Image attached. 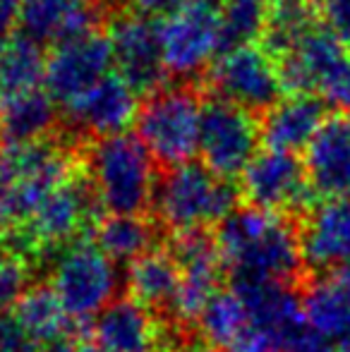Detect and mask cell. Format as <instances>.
<instances>
[{
	"label": "cell",
	"mask_w": 350,
	"mask_h": 352,
	"mask_svg": "<svg viewBox=\"0 0 350 352\" xmlns=\"http://www.w3.org/2000/svg\"><path fill=\"white\" fill-rule=\"evenodd\" d=\"M214 237L233 280L288 283L305 261L300 235L283 213L235 209Z\"/></svg>",
	"instance_id": "6da1fadb"
},
{
	"label": "cell",
	"mask_w": 350,
	"mask_h": 352,
	"mask_svg": "<svg viewBox=\"0 0 350 352\" xmlns=\"http://www.w3.org/2000/svg\"><path fill=\"white\" fill-rule=\"evenodd\" d=\"M87 175L103 211L142 216L154 204L156 161L137 135H113L87 144Z\"/></svg>",
	"instance_id": "7a4b0ae2"
},
{
	"label": "cell",
	"mask_w": 350,
	"mask_h": 352,
	"mask_svg": "<svg viewBox=\"0 0 350 352\" xmlns=\"http://www.w3.org/2000/svg\"><path fill=\"white\" fill-rule=\"evenodd\" d=\"M238 204L235 182L214 175L204 163L166 168L156 182L154 211L161 226L175 235L221 226Z\"/></svg>",
	"instance_id": "3957f363"
},
{
	"label": "cell",
	"mask_w": 350,
	"mask_h": 352,
	"mask_svg": "<svg viewBox=\"0 0 350 352\" xmlns=\"http://www.w3.org/2000/svg\"><path fill=\"white\" fill-rule=\"evenodd\" d=\"M204 98L195 84H166L144 96L135 130L159 166L175 168L199 153V125Z\"/></svg>",
	"instance_id": "277c9868"
},
{
	"label": "cell",
	"mask_w": 350,
	"mask_h": 352,
	"mask_svg": "<svg viewBox=\"0 0 350 352\" xmlns=\"http://www.w3.org/2000/svg\"><path fill=\"white\" fill-rule=\"evenodd\" d=\"M278 63L283 94H312L336 111H350L348 43L319 24Z\"/></svg>",
	"instance_id": "5b68a950"
},
{
	"label": "cell",
	"mask_w": 350,
	"mask_h": 352,
	"mask_svg": "<svg viewBox=\"0 0 350 352\" xmlns=\"http://www.w3.org/2000/svg\"><path fill=\"white\" fill-rule=\"evenodd\" d=\"M98 204L94 185L85 168H75L46 199L34 209L32 216L14 228L19 254L27 247L29 252L58 250L67 247L85 232L91 223H96Z\"/></svg>",
	"instance_id": "8992f818"
},
{
	"label": "cell",
	"mask_w": 350,
	"mask_h": 352,
	"mask_svg": "<svg viewBox=\"0 0 350 352\" xmlns=\"http://www.w3.org/2000/svg\"><path fill=\"white\" fill-rule=\"evenodd\" d=\"M262 120L257 113L219 98H204L199 125V156L214 175L223 180H240L245 168L259 153Z\"/></svg>",
	"instance_id": "52a82bcc"
},
{
	"label": "cell",
	"mask_w": 350,
	"mask_h": 352,
	"mask_svg": "<svg viewBox=\"0 0 350 352\" xmlns=\"http://www.w3.org/2000/svg\"><path fill=\"white\" fill-rule=\"evenodd\" d=\"M118 283L116 261L96 242L75 240L53 261L48 285L72 319H89L116 300Z\"/></svg>",
	"instance_id": "ba28073f"
},
{
	"label": "cell",
	"mask_w": 350,
	"mask_h": 352,
	"mask_svg": "<svg viewBox=\"0 0 350 352\" xmlns=\"http://www.w3.org/2000/svg\"><path fill=\"white\" fill-rule=\"evenodd\" d=\"M223 0H187L161 19V48L168 77L190 82L219 56V22Z\"/></svg>",
	"instance_id": "9c48e42d"
},
{
	"label": "cell",
	"mask_w": 350,
	"mask_h": 352,
	"mask_svg": "<svg viewBox=\"0 0 350 352\" xmlns=\"http://www.w3.org/2000/svg\"><path fill=\"white\" fill-rule=\"evenodd\" d=\"M204 82L214 96L252 113H266L285 96L278 63L264 46H243L219 53L204 72Z\"/></svg>",
	"instance_id": "30bf717a"
},
{
	"label": "cell",
	"mask_w": 350,
	"mask_h": 352,
	"mask_svg": "<svg viewBox=\"0 0 350 352\" xmlns=\"http://www.w3.org/2000/svg\"><path fill=\"white\" fill-rule=\"evenodd\" d=\"M108 38L113 46L116 72L140 96H149L168 84L159 19L146 17L137 10H122L113 14Z\"/></svg>",
	"instance_id": "8fae6325"
},
{
	"label": "cell",
	"mask_w": 350,
	"mask_h": 352,
	"mask_svg": "<svg viewBox=\"0 0 350 352\" xmlns=\"http://www.w3.org/2000/svg\"><path fill=\"white\" fill-rule=\"evenodd\" d=\"M113 70L116 63H113L111 38L108 32H101L98 27L53 46L46 60L43 87L58 103V108L65 111Z\"/></svg>",
	"instance_id": "7c38bea8"
},
{
	"label": "cell",
	"mask_w": 350,
	"mask_h": 352,
	"mask_svg": "<svg viewBox=\"0 0 350 352\" xmlns=\"http://www.w3.org/2000/svg\"><path fill=\"white\" fill-rule=\"evenodd\" d=\"M240 195L250 206L274 213H305L317 195L298 153L262 148L240 175Z\"/></svg>",
	"instance_id": "4fadbf2b"
},
{
	"label": "cell",
	"mask_w": 350,
	"mask_h": 352,
	"mask_svg": "<svg viewBox=\"0 0 350 352\" xmlns=\"http://www.w3.org/2000/svg\"><path fill=\"white\" fill-rule=\"evenodd\" d=\"M233 290L243 297L250 324L264 336L276 352H305L322 343L309 331L303 311V297L285 283L233 280Z\"/></svg>",
	"instance_id": "5bb4252c"
},
{
	"label": "cell",
	"mask_w": 350,
	"mask_h": 352,
	"mask_svg": "<svg viewBox=\"0 0 350 352\" xmlns=\"http://www.w3.org/2000/svg\"><path fill=\"white\" fill-rule=\"evenodd\" d=\"M173 256L180 264V285L171 302V314L180 324L199 321L201 311L214 300L221 283L223 259H221L216 237L206 230H192L175 235Z\"/></svg>",
	"instance_id": "9a60e30c"
},
{
	"label": "cell",
	"mask_w": 350,
	"mask_h": 352,
	"mask_svg": "<svg viewBox=\"0 0 350 352\" xmlns=\"http://www.w3.org/2000/svg\"><path fill=\"white\" fill-rule=\"evenodd\" d=\"M140 106V94L118 72H111L80 101L65 108V122L72 135L89 137V142L103 140L122 135L135 125Z\"/></svg>",
	"instance_id": "2e32d148"
},
{
	"label": "cell",
	"mask_w": 350,
	"mask_h": 352,
	"mask_svg": "<svg viewBox=\"0 0 350 352\" xmlns=\"http://www.w3.org/2000/svg\"><path fill=\"white\" fill-rule=\"evenodd\" d=\"M303 163L317 199L350 197V111L327 116L305 148Z\"/></svg>",
	"instance_id": "e0dca14e"
},
{
	"label": "cell",
	"mask_w": 350,
	"mask_h": 352,
	"mask_svg": "<svg viewBox=\"0 0 350 352\" xmlns=\"http://www.w3.org/2000/svg\"><path fill=\"white\" fill-rule=\"evenodd\" d=\"M94 343L106 352H161L166 336L149 307L132 297L113 300L91 324Z\"/></svg>",
	"instance_id": "ac0fdd59"
},
{
	"label": "cell",
	"mask_w": 350,
	"mask_h": 352,
	"mask_svg": "<svg viewBox=\"0 0 350 352\" xmlns=\"http://www.w3.org/2000/svg\"><path fill=\"white\" fill-rule=\"evenodd\" d=\"M300 247L305 264L314 269H346L350 264V197L314 204L305 218Z\"/></svg>",
	"instance_id": "d6986e66"
},
{
	"label": "cell",
	"mask_w": 350,
	"mask_h": 352,
	"mask_svg": "<svg viewBox=\"0 0 350 352\" xmlns=\"http://www.w3.org/2000/svg\"><path fill=\"white\" fill-rule=\"evenodd\" d=\"M327 120V103L312 94H288L262 118L264 148L300 153L309 146L322 122Z\"/></svg>",
	"instance_id": "ffe728a7"
},
{
	"label": "cell",
	"mask_w": 350,
	"mask_h": 352,
	"mask_svg": "<svg viewBox=\"0 0 350 352\" xmlns=\"http://www.w3.org/2000/svg\"><path fill=\"white\" fill-rule=\"evenodd\" d=\"M98 0H22V32L39 43H61L98 29Z\"/></svg>",
	"instance_id": "44dd1931"
},
{
	"label": "cell",
	"mask_w": 350,
	"mask_h": 352,
	"mask_svg": "<svg viewBox=\"0 0 350 352\" xmlns=\"http://www.w3.org/2000/svg\"><path fill=\"white\" fill-rule=\"evenodd\" d=\"M303 311L317 340L343 343L350 338V276L346 271H329L307 285Z\"/></svg>",
	"instance_id": "7402d4cb"
},
{
	"label": "cell",
	"mask_w": 350,
	"mask_h": 352,
	"mask_svg": "<svg viewBox=\"0 0 350 352\" xmlns=\"http://www.w3.org/2000/svg\"><path fill=\"white\" fill-rule=\"evenodd\" d=\"M58 125V103L46 87L17 96L0 98V144L27 146L46 142Z\"/></svg>",
	"instance_id": "603a6c76"
},
{
	"label": "cell",
	"mask_w": 350,
	"mask_h": 352,
	"mask_svg": "<svg viewBox=\"0 0 350 352\" xmlns=\"http://www.w3.org/2000/svg\"><path fill=\"white\" fill-rule=\"evenodd\" d=\"M125 285L132 300L149 309L171 307L180 285V264L171 250H149L127 264Z\"/></svg>",
	"instance_id": "cb8c5ba5"
},
{
	"label": "cell",
	"mask_w": 350,
	"mask_h": 352,
	"mask_svg": "<svg viewBox=\"0 0 350 352\" xmlns=\"http://www.w3.org/2000/svg\"><path fill=\"white\" fill-rule=\"evenodd\" d=\"M46 60L43 43L27 34H17L0 43V98L41 89L46 79Z\"/></svg>",
	"instance_id": "d4e9b609"
},
{
	"label": "cell",
	"mask_w": 350,
	"mask_h": 352,
	"mask_svg": "<svg viewBox=\"0 0 350 352\" xmlns=\"http://www.w3.org/2000/svg\"><path fill=\"white\" fill-rule=\"evenodd\" d=\"M322 24L317 0H271L262 46L274 58L290 53Z\"/></svg>",
	"instance_id": "484cf974"
},
{
	"label": "cell",
	"mask_w": 350,
	"mask_h": 352,
	"mask_svg": "<svg viewBox=\"0 0 350 352\" xmlns=\"http://www.w3.org/2000/svg\"><path fill=\"white\" fill-rule=\"evenodd\" d=\"M12 311L22 321L24 329L43 345L65 338L72 319L56 297V292L51 290V285L29 287L17 300V305L12 307Z\"/></svg>",
	"instance_id": "4316f807"
},
{
	"label": "cell",
	"mask_w": 350,
	"mask_h": 352,
	"mask_svg": "<svg viewBox=\"0 0 350 352\" xmlns=\"http://www.w3.org/2000/svg\"><path fill=\"white\" fill-rule=\"evenodd\" d=\"M271 0H223L219 22V53L262 41Z\"/></svg>",
	"instance_id": "83f0119b"
},
{
	"label": "cell",
	"mask_w": 350,
	"mask_h": 352,
	"mask_svg": "<svg viewBox=\"0 0 350 352\" xmlns=\"http://www.w3.org/2000/svg\"><path fill=\"white\" fill-rule=\"evenodd\" d=\"M154 230L151 223L142 216H116L108 213L96 223V245L113 261H135L144 252L151 250Z\"/></svg>",
	"instance_id": "f1b7e54d"
},
{
	"label": "cell",
	"mask_w": 350,
	"mask_h": 352,
	"mask_svg": "<svg viewBox=\"0 0 350 352\" xmlns=\"http://www.w3.org/2000/svg\"><path fill=\"white\" fill-rule=\"evenodd\" d=\"M199 329L209 345L228 352L235 345V340L245 333L250 324L248 309H245L243 297L235 290H221L214 295V300L206 305V309L199 316Z\"/></svg>",
	"instance_id": "f546056e"
},
{
	"label": "cell",
	"mask_w": 350,
	"mask_h": 352,
	"mask_svg": "<svg viewBox=\"0 0 350 352\" xmlns=\"http://www.w3.org/2000/svg\"><path fill=\"white\" fill-rule=\"evenodd\" d=\"M29 266L24 254L0 242V311H8L29 290Z\"/></svg>",
	"instance_id": "4dcf8cb0"
},
{
	"label": "cell",
	"mask_w": 350,
	"mask_h": 352,
	"mask_svg": "<svg viewBox=\"0 0 350 352\" xmlns=\"http://www.w3.org/2000/svg\"><path fill=\"white\" fill-rule=\"evenodd\" d=\"M41 343L22 326L12 309L0 311V352H39Z\"/></svg>",
	"instance_id": "1f68e13d"
},
{
	"label": "cell",
	"mask_w": 350,
	"mask_h": 352,
	"mask_svg": "<svg viewBox=\"0 0 350 352\" xmlns=\"http://www.w3.org/2000/svg\"><path fill=\"white\" fill-rule=\"evenodd\" d=\"M322 24L350 43V0H317Z\"/></svg>",
	"instance_id": "d6a6232c"
},
{
	"label": "cell",
	"mask_w": 350,
	"mask_h": 352,
	"mask_svg": "<svg viewBox=\"0 0 350 352\" xmlns=\"http://www.w3.org/2000/svg\"><path fill=\"white\" fill-rule=\"evenodd\" d=\"M22 29V0H0V43L17 36Z\"/></svg>",
	"instance_id": "836d02e7"
},
{
	"label": "cell",
	"mask_w": 350,
	"mask_h": 352,
	"mask_svg": "<svg viewBox=\"0 0 350 352\" xmlns=\"http://www.w3.org/2000/svg\"><path fill=\"white\" fill-rule=\"evenodd\" d=\"M130 3H132V10L146 14V17L164 19V17H168V14H173L177 8H182L187 0H130Z\"/></svg>",
	"instance_id": "e575fe53"
},
{
	"label": "cell",
	"mask_w": 350,
	"mask_h": 352,
	"mask_svg": "<svg viewBox=\"0 0 350 352\" xmlns=\"http://www.w3.org/2000/svg\"><path fill=\"white\" fill-rule=\"evenodd\" d=\"M39 352H82V348H77V345L70 343L67 338H61V340H53V343L41 345Z\"/></svg>",
	"instance_id": "d590c367"
},
{
	"label": "cell",
	"mask_w": 350,
	"mask_h": 352,
	"mask_svg": "<svg viewBox=\"0 0 350 352\" xmlns=\"http://www.w3.org/2000/svg\"><path fill=\"white\" fill-rule=\"evenodd\" d=\"M182 352H226V350L216 348V345H192V348H187Z\"/></svg>",
	"instance_id": "8d00e7d4"
},
{
	"label": "cell",
	"mask_w": 350,
	"mask_h": 352,
	"mask_svg": "<svg viewBox=\"0 0 350 352\" xmlns=\"http://www.w3.org/2000/svg\"><path fill=\"white\" fill-rule=\"evenodd\" d=\"M305 352H338V350H331L329 345H324V343H317V345H312L309 350H305Z\"/></svg>",
	"instance_id": "74e56055"
},
{
	"label": "cell",
	"mask_w": 350,
	"mask_h": 352,
	"mask_svg": "<svg viewBox=\"0 0 350 352\" xmlns=\"http://www.w3.org/2000/svg\"><path fill=\"white\" fill-rule=\"evenodd\" d=\"M82 352H106V350L98 348L96 343H91V345H85V348H82Z\"/></svg>",
	"instance_id": "f35d334b"
},
{
	"label": "cell",
	"mask_w": 350,
	"mask_h": 352,
	"mask_svg": "<svg viewBox=\"0 0 350 352\" xmlns=\"http://www.w3.org/2000/svg\"><path fill=\"white\" fill-rule=\"evenodd\" d=\"M338 352H350V338L343 340V343H338Z\"/></svg>",
	"instance_id": "ab89813d"
},
{
	"label": "cell",
	"mask_w": 350,
	"mask_h": 352,
	"mask_svg": "<svg viewBox=\"0 0 350 352\" xmlns=\"http://www.w3.org/2000/svg\"><path fill=\"white\" fill-rule=\"evenodd\" d=\"M343 271H346V274L350 276V264H348V266H346V269H343Z\"/></svg>",
	"instance_id": "60d3db41"
},
{
	"label": "cell",
	"mask_w": 350,
	"mask_h": 352,
	"mask_svg": "<svg viewBox=\"0 0 350 352\" xmlns=\"http://www.w3.org/2000/svg\"><path fill=\"white\" fill-rule=\"evenodd\" d=\"M348 51H350V43H348Z\"/></svg>",
	"instance_id": "b9f144b4"
},
{
	"label": "cell",
	"mask_w": 350,
	"mask_h": 352,
	"mask_svg": "<svg viewBox=\"0 0 350 352\" xmlns=\"http://www.w3.org/2000/svg\"><path fill=\"white\" fill-rule=\"evenodd\" d=\"M111 3H116V0H111Z\"/></svg>",
	"instance_id": "7bdbcfd3"
}]
</instances>
